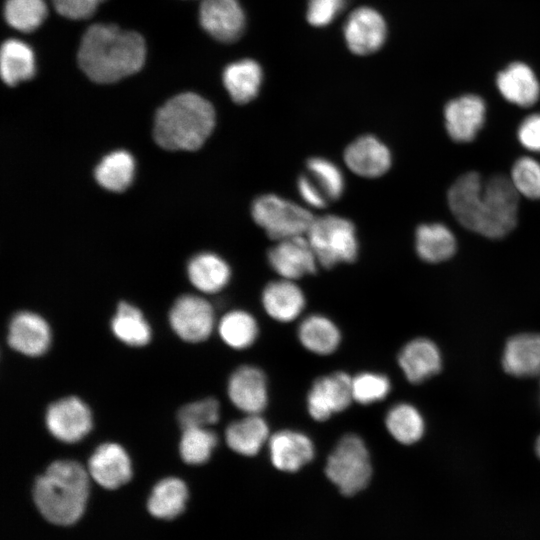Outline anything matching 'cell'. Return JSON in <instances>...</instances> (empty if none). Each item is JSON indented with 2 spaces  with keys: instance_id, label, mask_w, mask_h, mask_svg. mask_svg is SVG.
Returning a JSON list of instances; mask_svg holds the SVG:
<instances>
[{
  "instance_id": "74e56055",
  "label": "cell",
  "mask_w": 540,
  "mask_h": 540,
  "mask_svg": "<svg viewBox=\"0 0 540 540\" xmlns=\"http://www.w3.org/2000/svg\"><path fill=\"white\" fill-rule=\"evenodd\" d=\"M391 382L381 373L362 372L352 377L353 400L369 405L383 400L390 393Z\"/></svg>"
},
{
  "instance_id": "7402d4cb",
  "label": "cell",
  "mask_w": 540,
  "mask_h": 540,
  "mask_svg": "<svg viewBox=\"0 0 540 540\" xmlns=\"http://www.w3.org/2000/svg\"><path fill=\"white\" fill-rule=\"evenodd\" d=\"M502 364L508 374L516 377L540 376V334L511 337L506 343Z\"/></svg>"
},
{
  "instance_id": "d590c367",
  "label": "cell",
  "mask_w": 540,
  "mask_h": 540,
  "mask_svg": "<svg viewBox=\"0 0 540 540\" xmlns=\"http://www.w3.org/2000/svg\"><path fill=\"white\" fill-rule=\"evenodd\" d=\"M47 15L44 0H6L4 16L7 23L21 32L37 29Z\"/></svg>"
},
{
  "instance_id": "ab89813d",
  "label": "cell",
  "mask_w": 540,
  "mask_h": 540,
  "mask_svg": "<svg viewBox=\"0 0 540 540\" xmlns=\"http://www.w3.org/2000/svg\"><path fill=\"white\" fill-rule=\"evenodd\" d=\"M516 191L530 199H540V163L521 157L513 165L510 177Z\"/></svg>"
},
{
  "instance_id": "8992f818",
  "label": "cell",
  "mask_w": 540,
  "mask_h": 540,
  "mask_svg": "<svg viewBox=\"0 0 540 540\" xmlns=\"http://www.w3.org/2000/svg\"><path fill=\"white\" fill-rule=\"evenodd\" d=\"M305 236L318 263L325 268L353 262L357 257L356 231L348 219L336 215L314 218Z\"/></svg>"
},
{
  "instance_id": "5b68a950",
  "label": "cell",
  "mask_w": 540,
  "mask_h": 540,
  "mask_svg": "<svg viewBox=\"0 0 540 540\" xmlns=\"http://www.w3.org/2000/svg\"><path fill=\"white\" fill-rule=\"evenodd\" d=\"M325 474L344 495H354L364 489L372 475L364 440L353 433L342 436L327 458Z\"/></svg>"
},
{
  "instance_id": "3957f363",
  "label": "cell",
  "mask_w": 540,
  "mask_h": 540,
  "mask_svg": "<svg viewBox=\"0 0 540 540\" xmlns=\"http://www.w3.org/2000/svg\"><path fill=\"white\" fill-rule=\"evenodd\" d=\"M215 125V111L198 94L181 93L168 100L155 115L154 138L167 150H196Z\"/></svg>"
},
{
  "instance_id": "cb8c5ba5",
  "label": "cell",
  "mask_w": 540,
  "mask_h": 540,
  "mask_svg": "<svg viewBox=\"0 0 540 540\" xmlns=\"http://www.w3.org/2000/svg\"><path fill=\"white\" fill-rule=\"evenodd\" d=\"M269 426L260 414H246L230 423L225 431L228 447L243 456H255L268 443Z\"/></svg>"
},
{
  "instance_id": "60d3db41",
  "label": "cell",
  "mask_w": 540,
  "mask_h": 540,
  "mask_svg": "<svg viewBox=\"0 0 540 540\" xmlns=\"http://www.w3.org/2000/svg\"><path fill=\"white\" fill-rule=\"evenodd\" d=\"M346 0H309L307 20L313 26L329 24L344 8Z\"/></svg>"
},
{
  "instance_id": "f546056e",
  "label": "cell",
  "mask_w": 540,
  "mask_h": 540,
  "mask_svg": "<svg viewBox=\"0 0 540 540\" xmlns=\"http://www.w3.org/2000/svg\"><path fill=\"white\" fill-rule=\"evenodd\" d=\"M187 496L183 481L174 477L165 478L153 488L148 510L157 518L172 519L183 511Z\"/></svg>"
},
{
  "instance_id": "8d00e7d4",
  "label": "cell",
  "mask_w": 540,
  "mask_h": 540,
  "mask_svg": "<svg viewBox=\"0 0 540 540\" xmlns=\"http://www.w3.org/2000/svg\"><path fill=\"white\" fill-rule=\"evenodd\" d=\"M308 174L328 200H337L344 191V177L337 165L322 157L307 161Z\"/></svg>"
},
{
  "instance_id": "484cf974",
  "label": "cell",
  "mask_w": 540,
  "mask_h": 540,
  "mask_svg": "<svg viewBox=\"0 0 540 540\" xmlns=\"http://www.w3.org/2000/svg\"><path fill=\"white\" fill-rule=\"evenodd\" d=\"M187 272L190 282L198 290L209 294L222 290L231 277L228 264L213 253H201L193 257Z\"/></svg>"
},
{
  "instance_id": "f6af8a7d",
  "label": "cell",
  "mask_w": 540,
  "mask_h": 540,
  "mask_svg": "<svg viewBox=\"0 0 540 540\" xmlns=\"http://www.w3.org/2000/svg\"><path fill=\"white\" fill-rule=\"evenodd\" d=\"M536 452H537L538 457L540 458V436L538 437L537 442H536Z\"/></svg>"
},
{
  "instance_id": "f1b7e54d",
  "label": "cell",
  "mask_w": 540,
  "mask_h": 540,
  "mask_svg": "<svg viewBox=\"0 0 540 540\" xmlns=\"http://www.w3.org/2000/svg\"><path fill=\"white\" fill-rule=\"evenodd\" d=\"M0 69L3 81L14 86L32 78L35 61L32 49L18 39H8L1 47Z\"/></svg>"
},
{
  "instance_id": "d4e9b609",
  "label": "cell",
  "mask_w": 540,
  "mask_h": 540,
  "mask_svg": "<svg viewBox=\"0 0 540 540\" xmlns=\"http://www.w3.org/2000/svg\"><path fill=\"white\" fill-rule=\"evenodd\" d=\"M297 336L306 350L321 356L334 353L341 343L338 326L320 314L305 317L298 326Z\"/></svg>"
},
{
  "instance_id": "f35d334b",
  "label": "cell",
  "mask_w": 540,
  "mask_h": 540,
  "mask_svg": "<svg viewBox=\"0 0 540 540\" xmlns=\"http://www.w3.org/2000/svg\"><path fill=\"white\" fill-rule=\"evenodd\" d=\"M220 417V405L217 399L208 397L183 406L177 413L181 429L208 427Z\"/></svg>"
},
{
  "instance_id": "7a4b0ae2",
  "label": "cell",
  "mask_w": 540,
  "mask_h": 540,
  "mask_svg": "<svg viewBox=\"0 0 540 540\" xmlns=\"http://www.w3.org/2000/svg\"><path fill=\"white\" fill-rule=\"evenodd\" d=\"M145 55V42L138 33L112 24H95L83 35L77 58L92 81L113 83L138 72Z\"/></svg>"
},
{
  "instance_id": "7bdbcfd3",
  "label": "cell",
  "mask_w": 540,
  "mask_h": 540,
  "mask_svg": "<svg viewBox=\"0 0 540 540\" xmlns=\"http://www.w3.org/2000/svg\"><path fill=\"white\" fill-rule=\"evenodd\" d=\"M518 139L526 149L540 152V113L529 115L522 121Z\"/></svg>"
},
{
  "instance_id": "1f68e13d",
  "label": "cell",
  "mask_w": 540,
  "mask_h": 540,
  "mask_svg": "<svg viewBox=\"0 0 540 540\" xmlns=\"http://www.w3.org/2000/svg\"><path fill=\"white\" fill-rule=\"evenodd\" d=\"M135 170L130 153L117 150L106 155L95 169V179L103 188L120 192L132 182Z\"/></svg>"
},
{
  "instance_id": "d6a6232c",
  "label": "cell",
  "mask_w": 540,
  "mask_h": 540,
  "mask_svg": "<svg viewBox=\"0 0 540 540\" xmlns=\"http://www.w3.org/2000/svg\"><path fill=\"white\" fill-rule=\"evenodd\" d=\"M385 426L396 441L405 445L420 440L425 429L422 415L408 403L392 406L386 414Z\"/></svg>"
},
{
  "instance_id": "9c48e42d",
  "label": "cell",
  "mask_w": 540,
  "mask_h": 540,
  "mask_svg": "<svg viewBox=\"0 0 540 540\" xmlns=\"http://www.w3.org/2000/svg\"><path fill=\"white\" fill-rule=\"evenodd\" d=\"M169 321L174 332L187 342L206 340L215 326L212 305L196 295H183L172 306Z\"/></svg>"
},
{
  "instance_id": "2e32d148",
  "label": "cell",
  "mask_w": 540,
  "mask_h": 540,
  "mask_svg": "<svg viewBox=\"0 0 540 540\" xmlns=\"http://www.w3.org/2000/svg\"><path fill=\"white\" fill-rule=\"evenodd\" d=\"M267 446L273 466L284 472L298 471L315 455L313 441L306 434L291 429L272 434Z\"/></svg>"
},
{
  "instance_id": "b9f144b4",
  "label": "cell",
  "mask_w": 540,
  "mask_h": 540,
  "mask_svg": "<svg viewBox=\"0 0 540 540\" xmlns=\"http://www.w3.org/2000/svg\"><path fill=\"white\" fill-rule=\"evenodd\" d=\"M104 0H52L57 12L67 18H89Z\"/></svg>"
},
{
  "instance_id": "ac0fdd59",
  "label": "cell",
  "mask_w": 540,
  "mask_h": 540,
  "mask_svg": "<svg viewBox=\"0 0 540 540\" xmlns=\"http://www.w3.org/2000/svg\"><path fill=\"white\" fill-rule=\"evenodd\" d=\"M346 165L355 174L374 178L383 175L391 165V154L387 146L371 135L357 138L344 152Z\"/></svg>"
},
{
  "instance_id": "7c38bea8",
  "label": "cell",
  "mask_w": 540,
  "mask_h": 540,
  "mask_svg": "<svg viewBox=\"0 0 540 540\" xmlns=\"http://www.w3.org/2000/svg\"><path fill=\"white\" fill-rule=\"evenodd\" d=\"M268 261L277 274L293 281L315 273L318 264L305 235L277 241L268 252Z\"/></svg>"
},
{
  "instance_id": "30bf717a",
  "label": "cell",
  "mask_w": 540,
  "mask_h": 540,
  "mask_svg": "<svg viewBox=\"0 0 540 540\" xmlns=\"http://www.w3.org/2000/svg\"><path fill=\"white\" fill-rule=\"evenodd\" d=\"M46 425L55 438L73 443L88 434L92 427V416L88 406L81 399L70 396L48 407Z\"/></svg>"
},
{
  "instance_id": "277c9868",
  "label": "cell",
  "mask_w": 540,
  "mask_h": 540,
  "mask_svg": "<svg viewBox=\"0 0 540 540\" xmlns=\"http://www.w3.org/2000/svg\"><path fill=\"white\" fill-rule=\"evenodd\" d=\"M88 473L78 462L58 460L34 484L33 495L41 514L58 525L74 523L88 497Z\"/></svg>"
},
{
  "instance_id": "4dcf8cb0",
  "label": "cell",
  "mask_w": 540,
  "mask_h": 540,
  "mask_svg": "<svg viewBox=\"0 0 540 540\" xmlns=\"http://www.w3.org/2000/svg\"><path fill=\"white\" fill-rule=\"evenodd\" d=\"M217 328L223 342L236 350L249 348L259 335L257 320L244 310L229 311L220 319Z\"/></svg>"
},
{
  "instance_id": "6da1fadb",
  "label": "cell",
  "mask_w": 540,
  "mask_h": 540,
  "mask_svg": "<svg viewBox=\"0 0 540 540\" xmlns=\"http://www.w3.org/2000/svg\"><path fill=\"white\" fill-rule=\"evenodd\" d=\"M448 204L466 229L501 238L517 224L519 193L507 176L497 174L483 180L477 172H467L450 187Z\"/></svg>"
},
{
  "instance_id": "44dd1931",
  "label": "cell",
  "mask_w": 540,
  "mask_h": 540,
  "mask_svg": "<svg viewBox=\"0 0 540 540\" xmlns=\"http://www.w3.org/2000/svg\"><path fill=\"white\" fill-rule=\"evenodd\" d=\"M398 364L409 382L419 384L440 371V351L431 340L416 338L400 350Z\"/></svg>"
},
{
  "instance_id": "d6986e66",
  "label": "cell",
  "mask_w": 540,
  "mask_h": 540,
  "mask_svg": "<svg viewBox=\"0 0 540 540\" xmlns=\"http://www.w3.org/2000/svg\"><path fill=\"white\" fill-rule=\"evenodd\" d=\"M50 340V328L38 314L24 311L11 319L8 342L14 350L27 356H39L46 352Z\"/></svg>"
},
{
  "instance_id": "ba28073f",
  "label": "cell",
  "mask_w": 540,
  "mask_h": 540,
  "mask_svg": "<svg viewBox=\"0 0 540 540\" xmlns=\"http://www.w3.org/2000/svg\"><path fill=\"white\" fill-rule=\"evenodd\" d=\"M353 400L352 377L343 371L317 378L307 394L310 417L322 422L333 414L346 410Z\"/></svg>"
},
{
  "instance_id": "8fae6325",
  "label": "cell",
  "mask_w": 540,
  "mask_h": 540,
  "mask_svg": "<svg viewBox=\"0 0 540 540\" xmlns=\"http://www.w3.org/2000/svg\"><path fill=\"white\" fill-rule=\"evenodd\" d=\"M227 394L231 403L245 414H261L268 404L265 373L253 365L238 367L229 377Z\"/></svg>"
},
{
  "instance_id": "9a60e30c",
  "label": "cell",
  "mask_w": 540,
  "mask_h": 540,
  "mask_svg": "<svg viewBox=\"0 0 540 540\" xmlns=\"http://www.w3.org/2000/svg\"><path fill=\"white\" fill-rule=\"evenodd\" d=\"M344 36L348 48L355 54L366 55L378 50L385 41L386 24L374 9L361 7L348 17Z\"/></svg>"
},
{
  "instance_id": "e0dca14e",
  "label": "cell",
  "mask_w": 540,
  "mask_h": 540,
  "mask_svg": "<svg viewBox=\"0 0 540 540\" xmlns=\"http://www.w3.org/2000/svg\"><path fill=\"white\" fill-rule=\"evenodd\" d=\"M91 477L102 487L115 489L127 483L132 475L126 451L116 443H104L96 448L88 461Z\"/></svg>"
},
{
  "instance_id": "836d02e7",
  "label": "cell",
  "mask_w": 540,
  "mask_h": 540,
  "mask_svg": "<svg viewBox=\"0 0 540 540\" xmlns=\"http://www.w3.org/2000/svg\"><path fill=\"white\" fill-rule=\"evenodd\" d=\"M111 327L114 335L127 345L144 346L151 338L150 326L141 311L126 302L118 304Z\"/></svg>"
},
{
  "instance_id": "83f0119b",
  "label": "cell",
  "mask_w": 540,
  "mask_h": 540,
  "mask_svg": "<svg viewBox=\"0 0 540 540\" xmlns=\"http://www.w3.org/2000/svg\"><path fill=\"white\" fill-rule=\"evenodd\" d=\"M416 251L426 262H442L454 255L456 239L451 230L441 223L423 224L416 231Z\"/></svg>"
},
{
  "instance_id": "4316f807",
  "label": "cell",
  "mask_w": 540,
  "mask_h": 540,
  "mask_svg": "<svg viewBox=\"0 0 540 540\" xmlns=\"http://www.w3.org/2000/svg\"><path fill=\"white\" fill-rule=\"evenodd\" d=\"M262 71L259 64L250 59L228 65L223 72V83L231 99L238 104L253 100L260 89Z\"/></svg>"
},
{
  "instance_id": "5bb4252c",
  "label": "cell",
  "mask_w": 540,
  "mask_h": 540,
  "mask_svg": "<svg viewBox=\"0 0 540 540\" xmlns=\"http://www.w3.org/2000/svg\"><path fill=\"white\" fill-rule=\"evenodd\" d=\"M484 100L473 94L449 101L444 109L447 133L456 142L472 141L485 121Z\"/></svg>"
},
{
  "instance_id": "ee69618b",
  "label": "cell",
  "mask_w": 540,
  "mask_h": 540,
  "mask_svg": "<svg viewBox=\"0 0 540 540\" xmlns=\"http://www.w3.org/2000/svg\"><path fill=\"white\" fill-rule=\"evenodd\" d=\"M302 199L310 206L323 208L329 201L315 181L308 175H301L297 182Z\"/></svg>"
},
{
  "instance_id": "603a6c76",
  "label": "cell",
  "mask_w": 540,
  "mask_h": 540,
  "mask_svg": "<svg viewBox=\"0 0 540 540\" xmlns=\"http://www.w3.org/2000/svg\"><path fill=\"white\" fill-rule=\"evenodd\" d=\"M501 95L510 103L530 107L540 96V85L533 70L522 62L511 63L497 75Z\"/></svg>"
},
{
  "instance_id": "ffe728a7",
  "label": "cell",
  "mask_w": 540,
  "mask_h": 540,
  "mask_svg": "<svg viewBox=\"0 0 540 540\" xmlns=\"http://www.w3.org/2000/svg\"><path fill=\"white\" fill-rule=\"evenodd\" d=\"M261 300L265 312L282 323L297 319L306 304L300 287L293 280L284 278L268 283L263 289Z\"/></svg>"
},
{
  "instance_id": "4fadbf2b",
  "label": "cell",
  "mask_w": 540,
  "mask_h": 540,
  "mask_svg": "<svg viewBox=\"0 0 540 540\" xmlns=\"http://www.w3.org/2000/svg\"><path fill=\"white\" fill-rule=\"evenodd\" d=\"M199 19L204 30L222 42L237 40L245 26L244 13L237 0H202Z\"/></svg>"
},
{
  "instance_id": "e575fe53",
  "label": "cell",
  "mask_w": 540,
  "mask_h": 540,
  "mask_svg": "<svg viewBox=\"0 0 540 540\" xmlns=\"http://www.w3.org/2000/svg\"><path fill=\"white\" fill-rule=\"evenodd\" d=\"M217 443V435L208 427L183 429L179 445L181 458L188 464H203L208 461Z\"/></svg>"
},
{
  "instance_id": "52a82bcc",
  "label": "cell",
  "mask_w": 540,
  "mask_h": 540,
  "mask_svg": "<svg viewBox=\"0 0 540 540\" xmlns=\"http://www.w3.org/2000/svg\"><path fill=\"white\" fill-rule=\"evenodd\" d=\"M251 213L254 221L276 241L306 235L314 220L307 209L274 194L256 198Z\"/></svg>"
}]
</instances>
